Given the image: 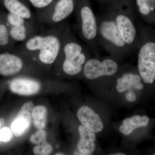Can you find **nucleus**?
<instances>
[{
	"mask_svg": "<svg viewBox=\"0 0 155 155\" xmlns=\"http://www.w3.org/2000/svg\"><path fill=\"white\" fill-rule=\"evenodd\" d=\"M67 24L64 22L35 34L22 43L19 52L33 62L50 66L54 64L62 45L64 31Z\"/></svg>",
	"mask_w": 155,
	"mask_h": 155,
	"instance_id": "nucleus-1",
	"label": "nucleus"
},
{
	"mask_svg": "<svg viewBox=\"0 0 155 155\" xmlns=\"http://www.w3.org/2000/svg\"><path fill=\"white\" fill-rule=\"evenodd\" d=\"M89 50L79 41L67 24L55 62L60 64L61 71L64 75L77 76L82 73L84 64L91 58Z\"/></svg>",
	"mask_w": 155,
	"mask_h": 155,
	"instance_id": "nucleus-2",
	"label": "nucleus"
},
{
	"mask_svg": "<svg viewBox=\"0 0 155 155\" xmlns=\"http://www.w3.org/2000/svg\"><path fill=\"white\" fill-rule=\"evenodd\" d=\"M123 40L131 52L137 50L139 43L138 18L130 0H117L109 8Z\"/></svg>",
	"mask_w": 155,
	"mask_h": 155,
	"instance_id": "nucleus-3",
	"label": "nucleus"
},
{
	"mask_svg": "<svg viewBox=\"0 0 155 155\" xmlns=\"http://www.w3.org/2000/svg\"><path fill=\"white\" fill-rule=\"evenodd\" d=\"M139 43L137 48V71L145 83L155 81V30L138 22Z\"/></svg>",
	"mask_w": 155,
	"mask_h": 155,
	"instance_id": "nucleus-4",
	"label": "nucleus"
},
{
	"mask_svg": "<svg viewBox=\"0 0 155 155\" xmlns=\"http://www.w3.org/2000/svg\"><path fill=\"white\" fill-rule=\"evenodd\" d=\"M98 41L112 55L119 58L131 53L123 40L109 8L97 17Z\"/></svg>",
	"mask_w": 155,
	"mask_h": 155,
	"instance_id": "nucleus-5",
	"label": "nucleus"
},
{
	"mask_svg": "<svg viewBox=\"0 0 155 155\" xmlns=\"http://www.w3.org/2000/svg\"><path fill=\"white\" fill-rule=\"evenodd\" d=\"M75 11L79 36L86 43L89 50L97 55L99 50L97 17L86 0L76 2Z\"/></svg>",
	"mask_w": 155,
	"mask_h": 155,
	"instance_id": "nucleus-6",
	"label": "nucleus"
},
{
	"mask_svg": "<svg viewBox=\"0 0 155 155\" xmlns=\"http://www.w3.org/2000/svg\"><path fill=\"white\" fill-rule=\"evenodd\" d=\"M117 57L111 55L106 58H93L87 61L82 73L87 80H95L117 75L120 70Z\"/></svg>",
	"mask_w": 155,
	"mask_h": 155,
	"instance_id": "nucleus-7",
	"label": "nucleus"
},
{
	"mask_svg": "<svg viewBox=\"0 0 155 155\" xmlns=\"http://www.w3.org/2000/svg\"><path fill=\"white\" fill-rule=\"evenodd\" d=\"M75 0H55L50 6L38 11L37 19L43 24L54 26L65 22L75 11Z\"/></svg>",
	"mask_w": 155,
	"mask_h": 155,
	"instance_id": "nucleus-8",
	"label": "nucleus"
},
{
	"mask_svg": "<svg viewBox=\"0 0 155 155\" xmlns=\"http://www.w3.org/2000/svg\"><path fill=\"white\" fill-rule=\"evenodd\" d=\"M6 23L10 36L14 41L24 42L38 32L35 22L9 12L6 15Z\"/></svg>",
	"mask_w": 155,
	"mask_h": 155,
	"instance_id": "nucleus-9",
	"label": "nucleus"
},
{
	"mask_svg": "<svg viewBox=\"0 0 155 155\" xmlns=\"http://www.w3.org/2000/svg\"><path fill=\"white\" fill-rule=\"evenodd\" d=\"M30 60L22 53L0 54V75L12 76L23 71L26 61Z\"/></svg>",
	"mask_w": 155,
	"mask_h": 155,
	"instance_id": "nucleus-10",
	"label": "nucleus"
},
{
	"mask_svg": "<svg viewBox=\"0 0 155 155\" xmlns=\"http://www.w3.org/2000/svg\"><path fill=\"white\" fill-rule=\"evenodd\" d=\"M33 108V103L29 101L20 108L17 117L11 124V130L16 136H21L28 130L31 122Z\"/></svg>",
	"mask_w": 155,
	"mask_h": 155,
	"instance_id": "nucleus-11",
	"label": "nucleus"
},
{
	"mask_svg": "<svg viewBox=\"0 0 155 155\" xmlns=\"http://www.w3.org/2000/svg\"><path fill=\"white\" fill-rule=\"evenodd\" d=\"M10 88L14 93L23 96L36 94L40 90L41 84L38 81L28 77H19L11 81Z\"/></svg>",
	"mask_w": 155,
	"mask_h": 155,
	"instance_id": "nucleus-12",
	"label": "nucleus"
},
{
	"mask_svg": "<svg viewBox=\"0 0 155 155\" xmlns=\"http://www.w3.org/2000/svg\"><path fill=\"white\" fill-rule=\"evenodd\" d=\"M77 116L82 125L94 133L103 130L104 124L101 117L89 107H81L78 111Z\"/></svg>",
	"mask_w": 155,
	"mask_h": 155,
	"instance_id": "nucleus-13",
	"label": "nucleus"
},
{
	"mask_svg": "<svg viewBox=\"0 0 155 155\" xmlns=\"http://www.w3.org/2000/svg\"><path fill=\"white\" fill-rule=\"evenodd\" d=\"M132 2L138 18L147 25H154L155 0H135Z\"/></svg>",
	"mask_w": 155,
	"mask_h": 155,
	"instance_id": "nucleus-14",
	"label": "nucleus"
},
{
	"mask_svg": "<svg viewBox=\"0 0 155 155\" xmlns=\"http://www.w3.org/2000/svg\"><path fill=\"white\" fill-rule=\"evenodd\" d=\"M78 131L80 138L78 143V149L81 154L91 155L96 149L95 134L82 125H79Z\"/></svg>",
	"mask_w": 155,
	"mask_h": 155,
	"instance_id": "nucleus-15",
	"label": "nucleus"
},
{
	"mask_svg": "<svg viewBox=\"0 0 155 155\" xmlns=\"http://www.w3.org/2000/svg\"><path fill=\"white\" fill-rule=\"evenodd\" d=\"M3 4L9 13L33 22L35 21V18L29 7L20 0H3Z\"/></svg>",
	"mask_w": 155,
	"mask_h": 155,
	"instance_id": "nucleus-16",
	"label": "nucleus"
},
{
	"mask_svg": "<svg viewBox=\"0 0 155 155\" xmlns=\"http://www.w3.org/2000/svg\"><path fill=\"white\" fill-rule=\"evenodd\" d=\"M141 77L138 73L132 70H126L116 81V90L119 93H123L127 90L134 87L137 84L141 82Z\"/></svg>",
	"mask_w": 155,
	"mask_h": 155,
	"instance_id": "nucleus-17",
	"label": "nucleus"
},
{
	"mask_svg": "<svg viewBox=\"0 0 155 155\" xmlns=\"http://www.w3.org/2000/svg\"><path fill=\"white\" fill-rule=\"evenodd\" d=\"M150 119L147 116H134L126 118L120 126V132L125 135H129L134 130L139 127H146L148 125Z\"/></svg>",
	"mask_w": 155,
	"mask_h": 155,
	"instance_id": "nucleus-18",
	"label": "nucleus"
},
{
	"mask_svg": "<svg viewBox=\"0 0 155 155\" xmlns=\"http://www.w3.org/2000/svg\"><path fill=\"white\" fill-rule=\"evenodd\" d=\"M47 114V109L44 106H37L33 108L31 114L33 124L39 130L45 127Z\"/></svg>",
	"mask_w": 155,
	"mask_h": 155,
	"instance_id": "nucleus-19",
	"label": "nucleus"
},
{
	"mask_svg": "<svg viewBox=\"0 0 155 155\" xmlns=\"http://www.w3.org/2000/svg\"><path fill=\"white\" fill-rule=\"evenodd\" d=\"M1 22L0 21V47L6 48L10 45L11 40L12 39L9 35L8 29L6 22Z\"/></svg>",
	"mask_w": 155,
	"mask_h": 155,
	"instance_id": "nucleus-20",
	"label": "nucleus"
},
{
	"mask_svg": "<svg viewBox=\"0 0 155 155\" xmlns=\"http://www.w3.org/2000/svg\"><path fill=\"white\" fill-rule=\"evenodd\" d=\"M53 150L52 147L45 141L35 147L33 152L35 155H47L50 154Z\"/></svg>",
	"mask_w": 155,
	"mask_h": 155,
	"instance_id": "nucleus-21",
	"label": "nucleus"
},
{
	"mask_svg": "<svg viewBox=\"0 0 155 155\" xmlns=\"http://www.w3.org/2000/svg\"><path fill=\"white\" fill-rule=\"evenodd\" d=\"M47 134L45 130L41 129L31 135L30 141L34 144H39L45 141Z\"/></svg>",
	"mask_w": 155,
	"mask_h": 155,
	"instance_id": "nucleus-22",
	"label": "nucleus"
},
{
	"mask_svg": "<svg viewBox=\"0 0 155 155\" xmlns=\"http://www.w3.org/2000/svg\"><path fill=\"white\" fill-rule=\"evenodd\" d=\"M30 4L38 11L43 10L50 6L55 0H28Z\"/></svg>",
	"mask_w": 155,
	"mask_h": 155,
	"instance_id": "nucleus-23",
	"label": "nucleus"
},
{
	"mask_svg": "<svg viewBox=\"0 0 155 155\" xmlns=\"http://www.w3.org/2000/svg\"><path fill=\"white\" fill-rule=\"evenodd\" d=\"M13 137L11 130L10 128L5 127L0 130V138L2 141L7 143L11 141Z\"/></svg>",
	"mask_w": 155,
	"mask_h": 155,
	"instance_id": "nucleus-24",
	"label": "nucleus"
},
{
	"mask_svg": "<svg viewBox=\"0 0 155 155\" xmlns=\"http://www.w3.org/2000/svg\"><path fill=\"white\" fill-rule=\"evenodd\" d=\"M126 99L128 101L133 102L136 100V96L133 91H129L126 94Z\"/></svg>",
	"mask_w": 155,
	"mask_h": 155,
	"instance_id": "nucleus-25",
	"label": "nucleus"
},
{
	"mask_svg": "<svg viewBox=\"0 0 155 155\" xmlns=\"http://www.w3.org/2000/svg\"><path fill=\"white\" fill-rule=\"evenodd\" d=\"M143 84L141 82H139V83L137 84L134 87V88L136 89L137 90H140L142 89L143 88Z\"/></svg>",
	"mask_w": 155,
	"mask_h": 155,
	"instance_id": "nucleus-26",
	"label": "nucleus"
},
{
	"mask_svg": "<svg viewBox=\"0 0 155 155\" xmlns=\"http://www.w3.org/2000/svg\"><path fill=\"white\" fill-rule=\"evenodd\" d=\"M101 2H110V5L112 3H113V1L112 0H100Z\"/></svg>",
	"mask_w": 155,
	"mask_h": 155,
	"instance_id": "nucleus-27",
	"label": "nucleus"
},
{
	"mask_svg": "<svg viewBox=\"0 0 155 155\" xmlns=\"http://www.w3.org/2000/svg\"><path fill=\"white\" fill-rule=\"evenodd\" d=\"M114 155H125V154L123 153H117L116 154H114Z\"/></svg>",
	"mask_w": 155,
	"mask_h": 155,
	"instance_id": "nucleus-28",
	"label": "nucleus"
},
{
	"mask_svg": "<svg viewBox=\"0 0 155 155\" xmlns=\"http://www.w3.org/2000/svg\"><path fill=\"white\" fill-rule=\"evenodd\" d=\"M153 27H154V28H154V29H155V24H154V25H153Z\"/></svg>",
	"mask_w": 155,
	"mask_h": 155,
	"instance_id": "nucleus-29",
	"label": "nucleus"
},
{
	"mask_svg": "<svg viewBox=\"0 0 155 155\" xmlns=\"http://www.w3.org/2000/svg\"><path fill=\"white\" fill-rule=\"evenodd\" d=\"M1 141H2V140H1V138H0V142H1Z\"/></svg>",
	"mask_w": 155,
	"mask_h": 155,
	"instance_id": "nucleus-30",
	"label": "nucleus"
},
{
	"mask_svg": "<svg viewBox=\"0 0 155 155\" xmlns=\"http://www.w3.org/2000/svg\"><path fill=\"white\" fill-rule=\"evenodd\" d=\"M1 122H0V127H1Z\"/></svg>",
	"mask_w": 155,
	"mask_h": 155,
	"instance_id": "nucleus-31",
	"label": "nucleus"
},
{
	"mask_svg": "<svg viewBox=\"0 0 155 155\" xmlns=\"http://www.w3.org/2000/svg\"><path fill=\"white\" fill-rule=\"evenodd\" d=\"M154 155H155V154H154Z\"/></svg>",
	"mask_w": 155,
	"mask_h": 155,
	"instance_id": "nucleus-32",
	"label": "nucleus"
}]
</instances>
